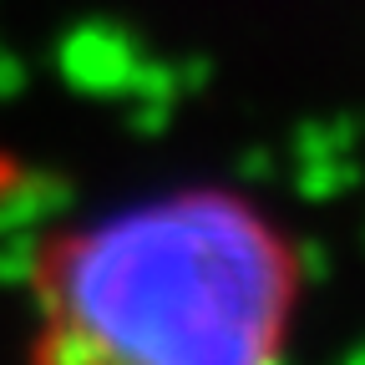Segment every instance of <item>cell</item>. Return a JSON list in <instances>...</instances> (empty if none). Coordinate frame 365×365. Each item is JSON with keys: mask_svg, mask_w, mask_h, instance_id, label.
<instances>
[{"mask_svg": "<svg viewBox=\"0 0 365 365\" xmlns=\"http://www.w3.org/2000/svg\"><path fill=\"white\" fill-rule=\"evenodd\" d=\"M299 254L254 198L173 188L46 239L26 365H284Z\"/></svg>", "mask_w": 365, "mask_h": 365, "instance_id": "1", "label": "cell"}]
</instances>
